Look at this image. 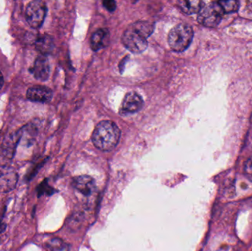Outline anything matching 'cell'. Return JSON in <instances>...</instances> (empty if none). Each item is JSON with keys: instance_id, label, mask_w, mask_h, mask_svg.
Returning a JSON list of instances; mask_svg holds the SVG:
<instances>
[{"instance_id": "obj_16", "label": "cell", "mask_w": 252, "mask_h": 251, "mask_svg": "<svg viewBox=\"0 0 252 251\" xmlns=\"http://www.w3.org/2000/svg\"><path fill=\"white\" fill-rule=\"evenodd\" d=\"M38 196L44 195H51L52 194L54 193V190L52 187H50L47 181H44L40 184L39 187H38Z\"/></svg>"}, {"instance_id": "obj_5", "label": "cell", "mask_w": 252, "mask_h": 251, "mask_svg": "<svg viewBox=\"0 0 252 251\" xmlns=\"http://www.w3.org/2000/svg\"><path fill=\"white\" fill-rule=\"evenodd\" d=\"M223 13L219 1H214L202 7L198 13V21L207 28H216L221 21Z\"/></svg>"}, {"instance_id": "obj_1", "label": "cell", "mask_w": 252, "mask_h": 251, "mask_svg": "<svg viewBox=\"0 0 252 251\" xmlns=\"http://www.w3.org/2000/svg\"><path fill=\"white\" fill-rule=\"evenodd\" d=\"M154 30V24L149 21H139L129 25L123 34L122 42L133 53H141L148 47V38Z\"/></svg>"}, {"instance_id": "obj_9", "label": "cell", "mask_w": 252, "mask_h": 251, "mask_svg": "<svg viewBox=\"0 0 252 251\" xmlns=\"http://www.w3.org/2000/svg\"><path fill=\"white\" fill-rule=\"evenodd\" d=\"M142 106L143 100L141 96L134 91H130L124 97L121 112L126 113H136L141 110Z\"/></svg>"}, {"instance_id": "obj_10", "label": "cell", "mask_w": 252, "mask_h": 251, "mask_svg": "<svg viewBox=\"0 0 252 251\" xmlns=\"http://www.w3.org/2000/svg\"><path fill=\"white\" fill-rule=\"evenodd\" d=\"M73 187L86 196L93 195L96 189L95 181L89 175H81L74 178Z\"/></svg>"}, {"instance_id": "obj_13", "label": "cell", "mask_w": 252, "mask_h": 251, "mask_svg": "<svg viewBox=\"0 0 252 251\" xmlns=\"http://www.w3.org/2000/svg\"><path fill=\"white\" fill-rule=\"evenodd\" d=\"M204 6V1H199V0L179 1V8L182 10V12L188 15L199 13Z\"/></svg>"}, {"instance_id": "obj_17", "label": "cell", "mask_w": 252, "mask_h": 251, "mask_svg": "<svg viewBox=\"0 0 252 251\" xmlns=\"http://www.w3.org/2000/svg\"><path fill=\"white\" fill-rule=\"evenodd\" d=\"M244 172L249 178L252 179V156L246 162L244 165Z\"/></svg>"}, {"instance_id": "obj_20", "label": "cell", "mask_w": 252, "mask_h": 251, "mask_svg": "<svg viewBox=\"0 0 252 251\" xmlns=\"http://www.w3.org/2000/svg\"><path fill=\"white\" fill-rule=\"evenodd\" d=\"M3 84H4V79H3L2 75H1V72H0V89H1V87H2Z\"/></svg>"}, {"instance_id": "obj_2", "label": "cell", "mask_w": 252, "mask_h": 251, "mask_svg": "<svg viewBox=\"0 0 252 251\" xmlns=\"http://www.w3.org/2000/svg\"><path fill=\"white\" fill-rule=\"evenodd\" d=\"M121 135V130L115 122L101 121L94 128L92 140L94 147L99 150L110 151L118 145Z\"/></svg>"}, {"instance_id": "obj_18", "label": "cell", "mask_w": 252, "mask_h": 251, "mask_svg": "<svg viewBox=\"0 0 252 251\" xmlns=\"http://www.w3.org/2000/svg\"><path fill=\"white\" fill-rule=\"evenodd\" d=\"M103 4L105 8L109 10V12L115 11V9H116V1H113V0L103 1Z\"/></svg>"}, {"instance_id": "obj_19", "label": "cell", "mask_w": 252, "mask_h": 251, "mask_svg": "<svg viewBox=\"0 0 252 251\" xmlns=\"http://www.w3.org/2000/svg\"><path fill=\"white\" fill-rule=\"evenodd\" d=\"M6 225L5 224L3 223H0V234L3 232V231L5 230Z\"/></svg>"}, {"instance_id": "obj_12", "label": "cell", "mask_w": 252, "mask_h": 251, "mask_svg": "<svg viewBox=\"0 0 252 251\" xmlns=\"http://www.w3.org/2000/svg\"><path fill=\"white\" fill-rule=\"evenodd\" d=\"M35 48L43 56H47L54 50L55 44L53 38L48 35L38 37L35 42Z\"/></svg>"}, {"instance_id": "obj_21", "label": "cell", "mask_w": 252, "mask_h": 251, "mask_svg": "<svg viewBox=\"0 0 252 251\" xmlns=\"http://www.w3.org/2000/svg\"><path fill=\"white\" fill-rule=\"evenodd\" d=\"M248 7L250 8V10L252 11V1H250V2L248 3Z\"/></svg>"}, {"instance_id": "obj_4", "label": "cell", "mask_w": 252, "mask_h": 251, "mask_svg": "<svg viewBox=\"0 0 252 251\" xmlns=\"http://www.w3.org/2000/svg\"><path fill=\"white\" fill-rule=\"evenodd\" d=\"M47 12V4L44 1L34 0L27 5L25 19L31 28L38 29L44 23Z\"/></svg>"}, {"instance_id": "obj_3", "label": "cell", "mask_w": 252, "mask_h": 251, "mask_svg": "<svg viewBox=\"0 0 252 251\" xmlns=\"http://www.w3.org/2000/svg\"><path fill=\"white\" fill-rule=\"evenodd\" d=\"M193 35V29L189 25L179 24L169 32V46L173 51L182 53L190 45Z\"/></svg>"}, {"instance_id": "obj_6", "label": "cell", "mask_w": 252, "mask_h": 251, "mask_svg": "<svg viewBox=\"0 0 252 251\" xmlns=\"http://www.w3.org/2000/svg\"><path fill=\"white\" fill-rule=\"evenodd\" d=\"M17 172L10 167H0V193H7L11 192L17 185Z\"/></svg>"}, {"instance_id": "obj_14", "label": "cell", "mask_w": 252, "mask_h": 251, "mask_svg": "<svg viewBox=\"0 0 252 251\" xmlns=\"http://www.w3.org/2000/svg\"><path fill=\"white\" fill-rule=\"evenodd\" d=\"M47 248L51 251H69L67 243L60 238H53L47 243Z\"/></svg>"}, {"instance_id": "obj_8", "label": "cell", "mask_w": 252, "mask_h": 251, "mask_svg": "<svg viewBox=\"0 0 252 251\" xmlns=\"http://www.w3.org/2000/svg\"><path fill=\"white\" fill-rule=\"evenodd\" d=\"M31 72L37 81L42 82L47 81L50 73V63L47 56L43 55L38 56L31 68Z\"/></svg>"}, {"instance_id": "obj_7", "label": "cell", "mask_w": 252, "mask_h": 251, "mask_svg": "<svg viewBox=\"0 0 252 251\" xmlns=\"http://www.w3.org/2000/svg\"><path fill=\"white\" fill-rule=\"evenodd\" d=\"M53 91L45 85H36L28 88L26 97L34 103H47L53 98Z\"/></svg>"}, {"instance_id": "obj_15", "label": "cell", "mask_w": 252, "mask_h": 251, "mask_svg": "<svg viewBox=\"0 0 252 251\" xmlns=\"http://www.w3.org/2000/svg\"><path fill=\"white\" fill-rule=\"evenodd\" d=\"M219 3L224 13H235L239 9L240 4L238 1L229 0V1H219Z\"/></svg>"}, {"instance_id": "obj_11", "label": "cell", "mask_w": 252, "mask_h": 251, "mask_svg": "<svg viewBox=\"0 0 252 251\" xmlns=\"http://www.w3.org/2000/svg\"><path fill=\"white\" fill-rule=\"evenodd\" d=\"M110 41V32L108 29H99L92 35L90 39L91 48L94 51H98L109 45Z\"/></svg>"}]
</instances>
